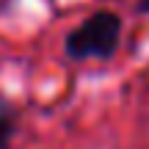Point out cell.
Returning a JSON list of instances; mask_svg holds the SVG:
<instances>
[{"mask_svg":"<svg viewBox=\"0 0 149 149\" xmlns=\"http://www.w3.org/2000/svg\"><path fill=\"white\" fill-rule=\"evenodd\" d=\"M14 133V111L0 97V149H8V138Z\"/></svg>","mask_w":149,"mask_h":149,"instance_id":"obj_2","label":"cell"},{"mask_svg":"<svg viewBox=\"0 0 149 149\" xmlns=\"http://www.w3.org/2000/svg\"><path fill=\"white\" fill-rule=\"evenodd\" d=\"M0 3H3V0H0Z\"/></svg>","mask_w":149,"mask_h":149,"instance_id":"obj_3","label":"cell"},{"mask_svg":"<svg viewBox=\"0 0 149 149\" xmlns=\"http://www.w3.org/2000/svg\"><path fill=\"white\" fill-rule=\"evenodd\" d=\"M116 42H119V19L108 11H100L97 17H91L86 25H80L69 36L66 50L74 58H86V55L108 58L116 50Z\"/></svg>","mask_w":149,"mask_h":149,"instance_id":"obj_1","label":"cell"}]
</instances>
